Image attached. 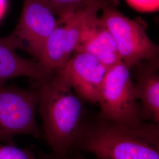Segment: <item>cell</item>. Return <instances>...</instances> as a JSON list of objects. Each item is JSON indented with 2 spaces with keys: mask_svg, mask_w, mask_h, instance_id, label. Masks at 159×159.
<instances>
[{
  "mask_svg": "<svg viewBox=\"0 0 159 159\" xmlns=\"http://www.w3.org/2000/svg\"><path fill=\"white\" fill-rule=\"evenodd\" d=\"M40 158L42 159H87L81 156H72L71 153H68L64 156H57L54 154L42 153H40ZM94 159H100L96 157Z\"/></svg>",
  "mask_w": 159,
  "mask_h": 159,
  "instance_id": "obj_15",
  "label": "cell"
},
{
  "mask_svg": "<svg viewBox=\"0 0 159 159\" xmlns=\"http://www.w3.org/2000/svg\"><path fill=\"white\" fill-rule=\"evenodd\" d=\"M108 4H115L104 2L91 4L75 13L54 30L45 43L39 61L46 70L54 74L63 68L74 53L86 24L97 16L103 7Z\"/></svg>",
  "mask_w": 159,
  "mask_h": 159,
  "instance_id": "obj_7",
  "label": "cell"
},
{
  "mask_svg": "<svg viewBox=\"0 0 159 159\" xmlns=\"http://www.w3.org/2000/svg\"><path fill=\"white\" fill-rule=\"evenodd\" d=\"M59 18L60 24L66 22L75 13L97 2L119 4L118 0H46Z\"/></svg>",
  "mask_w": 159,
  "mask_h": 159,
  "instance_id": "obj_12",
  "label": "cell"
},
{
  "mask_svg": "<svg viewBox=\"0 0 159 159\" xmlns=\"http://www.w3.org/2000/svg\"><path fill=\"white\" fill-rule=\"evenodd\" d=\"M17 47L10 35L0 38V85L7 80L18 77H27L34 85L49 81L54 74L46 70L34 59H27L18 55Z\"/></svg>",
  "mask_w": 159,
  "mask_h": 159,
  "instance_id": "obj_10",
  "label": "cell"
},
{
  "mask_svg": "<svg viewBox=\"0 0 159 159\" xmlns=\"http://www.w3.org/2000/svg\"><path fill=\"white\" fill-rule=\"evenodd\" d=\"M107 69L90 54L74 52L66 64L56 72L68 81L76 95L84 102L95 104L98 102Z\"/></svg>",
  "mask_w": 159,
  "mask_h": 159,
  "instance_id": "obj_8",
  "label": "cell"
},
{
  "mask_svg": "<svg viewBox=\"0 0 159 159\" xmlns=\"http://www.w3.org/2000/svg\"><path fill=\"white\" fill-rule=\"evenodd\" d=\"M0 159H37L31 148H21L14 144L0 143Z\"/></svg>",
  "mask_w": 159,
  "mask_h": 159,
  "instance_id": "obj_13",
  "label": "cell"
},
{
  "mask_svg": "<svg viewBox=\"0 0 159 159\" xmlns=\"http://www.w3.org/2000/svg\"><path fill=\"white\" fill-rule=\"evenodd\" d=\"M35 87L39 94L37 108L43 121V134L51 153H72L85 120L84 102L58 72Z\"/></svg>",
  "mask_w": 159,
  "mask_h": 159,
  "instance_id": "obj_2",
  "label": "cell"
},
{
  "mask_svg": "<svg viewBox=\"0 0 159 159\" xmlns=\"http://www.w3.org/2000/svg\"><path fill=\"white\" fill-rule=\"evenodd\" d=\"M130 68L121 62L108 68L102 83L98 116L108 121L128 125L142 122Z\"/></svg>",
  "mask_w": 159,
  "mask_h": 159,
  "instance_id": "obj_3",
  "label": "cell"
},
{
  "mask_svg": "<svg viewBox=\"0 0 159 159\" xmlns=\"http://www.w3.org/2000/svg\"><path fill=\"white\" fill-rule=\"evenodd\" d=\"M39 102L36 88L0 85V142L14 144L12 139L19 134L42 136L35 118Z\"/></svg>",
  "mask_w": 159,
  "mask_h": 159,
  "instance_id": "obj_4",
  "label": "cell"
},
{
  "mask_svg": "<svg viewBox=\"0 0 159 159\" xmlns=\"http://www.w3.org/2000/svg\"><path fill=\"white\" fill-rule=\"evenodd\" d=\"M60 24L46 0H24L21 17L10 36L17 49L27 52L39 62L47 40Z\"/></svg>",
  "mask_w": 159,
  "mask_h": 159,
  "instance_id": "obj_6",
  "label": "cell"
},
{
  "mask_svg": "<svg viewBox=\"0 0 159 159\" xmlns=\"http://www.w3.org/2000/svg\"><path fill=\"white\" fill-rule=\"evenodd\" d=\"M129 6L137 11L154 12L159 10V0H126Z\"/></svg>",
  "mask_w": 159,
  "mask_h": 159,
  "instance_id": "obj_14",
  "label": "cell"
},
{
  "mask_svg": "<svg viewBox=\"0 0 159 159\" xmlns=\"http://www.w3.org/2000/svg\"><path fill=\"white\" fill-rule=\"evenodd\" d=\"M74 52L89 54L107 68L122 62L112 34L98 16L86 24Z\"/></svg>",
  "mask_w": 159,
  "mask_h": 159,
  "instance_id": "obj_11",
  "label": "cell"
},
{
  "mask_svg": "<svg viewBox=\"0 0 159 159\" xmlns=\"http://www.w3.org/2000/svg\"><path fill=\"white\" fill-rule=\"evenodd\" d=\"M116 4L102 8L100 18L111 32L122 62L129 68L145 60L159 58V46L150 40L142 25L125 17Z\"/></svg>",
  "mask_w": 159,
  "mask_h": 159,
  "instance_id": "obj_5",
  "label": "cell"
},
{
  "mask_svg": "<svg viewBox=\"0 0 159 159\" xmlns=\"http://www.w3.org/2000/svg\"><path fill=\"white\" fill-rule=\"evenodd\" d=\"M159 58L138 63L130 69L135 79L138 100L143 121L159 125Z\"/></svg>",
  "mask_w": 159,
  "mask_h": 159,
  "instance_id": "obj_9",
  "label": "cell"
},
{
  "mask_svg": "<svg viewBox=\"0 0 159 159\" xmlns=\"http://www.w3.org/2000/svg\"><path fill=\"white\" fill-rule=\"evenodd\" d=\"M77 149L100 159H159V125L144 121L122 125L98 116L85 119Z\"/></svg>",
  "mask_w": 159,
  "mask_h": 159,
  "instance_id": "obj_1",
  "label": "cell"
}]
</instances>
